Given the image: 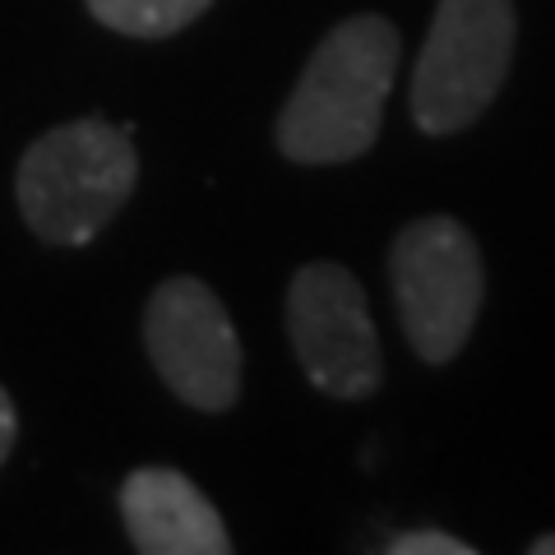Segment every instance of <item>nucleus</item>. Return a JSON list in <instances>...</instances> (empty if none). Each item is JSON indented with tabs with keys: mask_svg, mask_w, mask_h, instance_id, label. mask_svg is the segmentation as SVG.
<instances>
[{
	"mask_svg": "<svg viewBox=\"0 0 555 555\" xmlns=\"http://www.w3.org/2000/svg\"><path fill=\"white\" fill-rule=\"evenodd\" d=\"M532 555H555V532H546V537H537V542L528 546Z\"/></svg>",
	"mask_w": 555,
	"mask_h": 555,
	"instance_id": "11",
	"label": "nucleus"
},
{
	"mask_svg": "<svg viewBox=\"0 0 555 555\" xmlns=\"http://www.w3.org/2000/svg\"><path fill=\"white\" fill-rule=\"evenodd\" d=\"M398 56L403 42L385 14H352L328 28L278 112V153L301 167L366 158L379 139Z\"/></svg>",
	"mask_w": 555,
	"mask_h": 555,
	"instance_id": "1",
	"label": "nucleus"
},
{
	"mask_svg": "<svg viewBox=\"0 0 555 555\" xmlns=\"http://www.w3.org/2000/svg\"><path fill=\"white\" fill-rule=\"evenodd\" d=\"M120 518L139 555H228L232 532L195 481L177 467H134L120 481Z\"/></svg>",
	"mask_w": 555,
	"mask_h": 555,
	"instance_id": "7",
	"label": "nucleus"
},
{
	"mask_svg": "<svg viewBox=\"0 0 555 555\" xmlns=\"http://www.w3.org/2000/svg\"><path fill=\"white\" fill-rule=\"evenodd\" d=\"M14 440H20V412H14V403H10V393L0 389V463L10 459V449H14Z\"/></svg>",
	"mask_w": 555,
	"mask_h": 555,
	"instance_id": "10",
	"label": "nucleus"
},
{
	"mask_svg": "<svg viewBox=\"0 0 555 555\" xmlns=\"http://www.w3.org/2000/svg\"><path fill=\"white\" fill-rule=\"evenodd\" d=\"M130 130L79 116L33 139L14 171V199L33 236L47 246H89L112 228L139 181Z\"/></svg>",
	"mask_w": 555,
	"mask_h": 555,
	"instance_id": "2",
	"label": "nucleus"
},
{
	"mask_svg": "<svg viewBox=\"0 0 555 555\" xmlns=\"http://www.w3.org/2000/svg\"><path fill=\"white\" fill-rule=\"evenodd\" d=\"M144 347L158 379L195 412H232L241 398V338L204 278L177 273L149 292Z\"/></svg>",
	"mask_w": 555,
	"mask_h": 555,
	"instance_id": "5",
	"label": "nucleus"
},
{
	"mask_svg": "<svg viewBox=\"0 0 555 555\" xmlns=\"http://www.w3.org/2000/svg\"><path fill=\"white\" fill-rule=\"evenodd\" d=\"M389 278L408 347L426 366H449L473 338L486 301L477 236L449 214L416 218L393 236Z\"/></svg>",
	"mask_w": 555,
	"mask_h": 555,
	"instance_id": "4",
	"label": "nucleus"
},
{
	"mask_svg": "<svg viewBox=\"0 0 555 555\" xmlns=\"http://www.w3.org/2000/svg\"><path fill=\"white\" fill-rule=\"evenodd\" d=\"M389 555H473V546L454 532H436V528H422V532H403L389 542Z\"/></svg>",
	"mask_w": 555,
	"mask_h": 555,
	"instance_id": "9",
	"label": "nucleus"
},
{
	"mask_svg": "<svg viewBox=\"0 0 555 555\" xmlns=\"http://www.w3.org/2000/svg\"><path fill=\"white\" fill-rule=\"evenodd\" d=\"M518 47L514 0H440L416 51L408 107L416 130L459 134L500 98Z\"/></svg>",
	"mask_w": 555,
	"mask_h": 555,
	"instance_id": "3",
	"label": "nucleus"
},
{
	"mask_svg": "<svg viewBox=\"0 0 555 555\" xmlns=\"http://www.w3.org/2000/svg\"><path fill=\"white\" fill-rule=\"evenodd\" d=\"M83 5L102 28L120 33V38L158 42L190 28L214 0H83Z\"/></svg>",
	"mask_w": 555,
	"mask_h": 555,
	"instance_id": "8",
	"label": "nucleus"
},
{
	"mask_svg": "<svg viewBox=\"0 0 555 555\" xmlns=\"http://www.w3.org/2000/svg\"><path fill=\"white\" fill-rule=\"evenodd\" d=\"M287 338L306 379L328 398L357 403L385 379L379 334L361 283L343 264H306L287 287Z\"/></svg>",
	"mask_w": 555,
	"mask_h": 555,
	"instance_id": "6",
	"label": "nucleus"
}]
</instances>
